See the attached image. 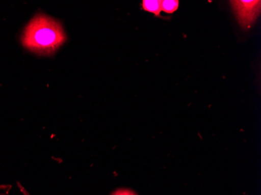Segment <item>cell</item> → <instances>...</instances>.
<instances>
[{
    "label": "cell",
    "instance_id": "obj_2",
    "mask_svg": "<svg viewBox=\"0 0 261 195\" xmlns=\"http://www.w3.org/2000/svg\"><path fill=\"white\" fill-rule=\"evenodd\" d=\"M230 4L242 29L245 31L249 30L260 14V1L233 0Z\"/></svg>",
    "mask_w": 261,
    "mask_h": 195
},
{
    "label": "cell",
    "instance_id": "obj_5",
    "mask_svg": "<svg viewBox=\"0 0 261 195\" xmlns=\"http://www.w3.org/2000/svg\"><path fill=\"white\" fill-rule=\"evenodd\" d=\"M112 195H137L132 190H127V189H120V190H116Z\"/></svg>",
    "mask_w": 261,
    "mask_h": 195
},
{
    "label": "cell",
    "instance_id": "obj_4",
    "mask_svg": "<svg viewBox=\"0 0 261 195\" xmlns=\"http://www.w3.org/2000/svg\"><path fill=\"white\" fill-rule=\"evenodd\" d=\"M179 7L178 0H164L161 5V10L165 14H172L177 11Z\"/></svg>",
    "mask_w": 261,
    "mask_h": 195
},
{
    "label": "cell",
    "instance_id": "obj_3",
    "mask_svg": "<svg viewBox=\"0 0 261 195\" xmlns=\"http://www.w3.org/2000/svg\"><path fill=\"white\" fill-rule=\"evenodd\" d=\"M161 0H143L142 4V9L145 11L149 12L158 17H161Z\"/></svg>",
    "mask_w": 261,
    "mask_h": 195
},
{
    "label": "cell",
    "instance_id": "obj_1",
    "mask_svg": "<svg viewBox=\"0 0 261 195\" xmlns=\"http://www.w3.org/2000/svg\"><path fill=\"white\" fill-rule=\"evenodd\" d=\"M66 39L61 23L45 14H39L26 27L22 42L32 52L51 55L64 43Z\"/></svg>",
    "mask_w": 261,
    "mask_h": 195
}]
</instances>
